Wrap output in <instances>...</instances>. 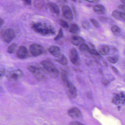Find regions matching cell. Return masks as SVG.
I'll return each instance as SVG.
<instances>
[{"label":"cell","mask_w":125,"mask_h":125,"mask_svg":"<svg viewBox=\"0 0 125 125\" xmlns=\"http://www.w3.org/2000/svg\"><path fill=\"white\" fill-rule=\"evenodd\" d=\"M31 27L35 32L42 35H53L55 34L54 29L46 23L35 22L32 24Z\"/></svg>","instance_id":"6da1fadb"},{"label":"cell","mask_w":125,"mask_h":125,"mask_svg":"<svg viewBox=\"0 0 125 125\" xmlns=\"http://www.w3.org/2000/svg\"><path fill=\"white\" fill-rule=\"evenodd\" d=\"M61 80L65 86L67 94L71 98H76L77 95V91L76 88L72 83L69 80L67 74L65 71H62L61 74Z\"/></svg>","instance_id":"7a4b0ae2"},{"label":"cell","mask_w":125,"mask_h":125,"mask_svg":"<svg viewBox=\"0 0 125 125\" xmlns=\"http://www.w3.org/2000/svg\"><path fill=\"white\" fill-rule=\"evenodd\" d=\"M29 71L38 81H43L46 79V74L43 69L38 65L32 64L28 67Z\"/></svg>","instance_id":"3957f363"},{"label":"cell","mask_w":125,"mask_h":125,"mask_svg":"<svg viewBox=\"0 0 125 125\" xmlns=\"http://www.w3.org/2000/svg\"><path fill=\"white\" fill-rule=\"evenodd\" d=\"M41 64L50 76L53 78H56L58 76L59 71L51 61L48 60L43 61L41 62Z\"/></svg>","instance_id":"277c9868"},{"label":"cell","mask_w":125,"mask_h":125,"mask_svg":"<svg viewBox=\"0 0 125 125\" xmlns=\"http://www.w3.org/2000/svg\"><path fill=\"white\" fill-rule=\"evenodd\" d=\"M15 35L14 31L10 28L2 30L0 33L1 39L3 41L7 43H10L14 38Z\"/></svg>","instance_id":"5b68a950"},{"label":"cell","mask_w":125,"mask_h":125,"mask_svg":"<svg viewBox=\"0 0 125 125\" xmlns=\"http://www.w3.org/2000/svg\"><path fill=\"white\" fill-rule=\"evenodd\" d=\"M30 52L34 57L41 55L44 52V49L43 47L40 44H33L30 47Z\"/></svg>","instance_id":"8992f818"},{"label":"cell","mask_w":125,"mask_h":125,"mask_svg":"<svg viewBox=\"0 0 125 125\" xmlns=\"http://www.w3.org/2000/svg\"><path fill=\"white\" fill-rule=\"evenodd\" d=\"M69 58L72 63L75 65H80V57L78 52L76 49L72 48L69 51Z\"/></svg>","instance_id":"52a82bcc"},{"label":"cell","mask_w":125,"mask_h":125,"mask_svg":"<svg viewBox=\"0 0 125 125\" xmlns=\"http://www.w3.org/2000/svg\"><path fill=\"white\" fill-rule=\"evenodd\" d=\"M22 72L19 69L14 70L9 72L8 77L9 79L13 81H16L23 76Z\"/></svg>","instance_id":"ba28073f"},{"label":"cell","mask_w":125,"mask_h":125,"mask_svg":"<svg viewBox=\"0 0 125 125\" xmlns=\"http://www.w3.org/2000/svg\"><path fill=\"white\" fill-rule=\"evenodd\" d=\"M17 55L20 59H24L27 58L28 55L27 49L25 47L23 46H20L17 50Z\"/></svg>","instance_id":"9c48e42d"},{"label":"cell","mask_w":125,"mask_h":125,"mask_svg":"<svg viewBox=\"0 0 125 125\" xmlns=\"http://www.w3.org/2000/svg\"><path fill=\"white\" fill-rule=\"evenodd\" d=\"M62 13L63 16L68 20H72L73 15L71 10L69 6H64L62 9Z\"/></svg>","instance_id":"30bf717a"},{"label":"cell","mask_w":125,"mask_h":125,"mask_svg":"<svg viewBox=\"0 0 125 125\" xmlns=\"http://www.w3.org/2000/svg\"><path fill=\"white\" fill-rule=\"evenodd\" d=\"M68 114L71 117L76 118L81 116V113L78 108L73 107L69 110Z\"/></svg>","instance_id":"8fae6325"},{"label":"cell","mask_w":125,"mask_h":125,"mask_svg":"<svg viewBox=\"0 0 125 125\" xmlns=\"http://www.w3.org/2000/svg\"><path fill=\"white\" fill-rule=\"evenodd\" d=\"M70 40L71 42L75 46H78L79 44H81L85 42L82 38L77 35L72 36L71 37Z\"/></svg>","instance_id":"7c38bea8"},{"label":"cell","mask_w":125,"mask_h":125,"mask_svg":"<svg viewBox=\"0 0 125 125\" xmlns=\"http://www.w3.org/2000/svg\"><path fill=\"white\" fill-rule=\"evenodd\" d=\"M49 9L51 12L54 14L58 16L60 14V10L59 7L54 3L49 2L48 3Z\"/></svg>","instance_id":"4fadbf2b"},{"label":"cell","mask_w":125,"mask_h":125,"mask_svg":"<svg viewBox=\"0 0 125 125\" xmlns=\"http://www.w3.org/2000/svg\"><path fill=\"white\" fill-rule=\"evenodd\" d=\"M48 50L49 52L55 57H58L61 55L60 48L57 46H52L49 48Z\"/></svg>","instance_id":"5bb4252c"},{"label":"cell","mask_w":125,"mask_h":125,"mask_svg":"<svg viewBox=\"0 0 125 125\" xmlns=\"http://www.w3.org/2000/svg\"><path fill=\"white\" fill-rule=\"evenodd\" d=\"M113 16L118 20L124 21H125V13H124L121 12L118 10H115L112 13Z\"/></svg>","instance_id":"9a60e30c"},{"label":"cell","mask_w":125,"mask_h":125,"mask_svg":"<svg viewBox=\"0 0 125 125\" xmlns=\"http://www.w3.org/2000/svg\"><path fill=\"white\" fill-rule=\"evenodd\" d=\"M98 53L102 55H107L109 52L110 49L106 45H101L98 48Z\"/></svg>","instance_id":"2e32d148"},{"label":"cell","mask_w":125,"mask_h":125,"mask_svg":"<svg viewBox=\"0 0 125 125\" xmlns=\"http://www.w3.org/2000/svg\"><path fill=\"white\" fill-rule=\"evenodd\" d=\"M94 11L96 13L100 14H104L106 13L105 8L102 5L97 4L93 7Z\"/></svg>","instance_id":"e0dca14e"},{"label":"cell","mask_w":125,"mask_h":125,"mask_svg":"<svg viewBox=\"0 0 125 125\" xmlns=\"http://www.w3.org/2000/svg\"><path fill=\"white\" fill-rule=\"evenodd\" d=\"M56 62L63 65H68V61L65 56L63 55H61L57 58L55 60Z\"/></svg>","instance_id":"ac0fdd59"},{"label":"cell","mask_w":125,"mask_h":125,"mask_svg":"<svg viewBox=\"0 0 125 125\" xmlns=\"http://www.w3.org/2000/svg\"><path fill=\"white\" fill-rule=\"evenodd\" d=\"M80 31V28L78 25L75 23H73L71 25L69 28V31L72 33H77Z\"/></svg>","instance_id":"d6986e66"},{"label":"cell","mask_w":125,"mask_h":125,"mask_svg":"<svg viewBox=\"0 0 125 125\" xmlns=\"http://www.w3.org/2000/svg\"><path fill=\"white\" fill-rule=\"evenodd\" d=\"M33 5L36 8L39 9H42L44 6V2L42 0L34 1L33 2Z\"/></svg>","instance_id":"ffe728a7"},{"label":"cell","mask_w":125,"mask_h":125,"mask_svg":"<svg viewBox=\"0 0 125 125\" xmlns=\"http://www.w3.org/2000/svg\"><path fill=\"white\" fill-rule=\"evenodd\" d=\"M17 45L14 43L11 44L7 49V52L9 54H13L16 51Z\"/></svg>","instance_id":"44dd1931"},{"label":"cell","mask_w":125,"mask_h":125,"mask_svg":"<svg viewBox=\"0 0 125 125\" xmlns=\"http://www.w3.org/2000/svg\"><path fill=\"white\" fill-rule=\"evenodd\" d=\"M111 30L113 34L115 35H118L120 33V29L116 25H113L111 27Z\"/></svg>","instance_id":"7402d4cb"},{"label":"cell","mask_w":125,"mask_h":125,"mask_svg":"<svg viewBox=\"0 0 125 125\" xmlns=\"http://www.w3.org/2000/svg\"><path fill=\"white\" fill-rule=\"evenodd\" d=\"M89 49L90 48L88 46L84 43L81 44L79 47L80 51L82 52H88Z\"/></svg>","instance_id":"603a6c76"},{"label":"cell","mask_w":125,"mask_h":125,"mask_svg":"<svg viewBox=\"0 0 125 125\" xmlns=\"http://www.w3.org/2000/svg\"><path fill=\"white\" fill-rule=\"evenodd\" d=\"M63 33L62 30L61 28H60L58 31L57 35L55 37L54 40L55 41H58L63 37Z\"/></svg>","instance_id":"cb8c5ba5"},{"label":"cell","mask_w":125,"mask_h":125,"mask_svg":"<svg viewBox=\"0 0 125 125\" xmlns=\"http://www.w3.org/2000/svg\"><path fill=\"white\" fill-rule=\"evenodd\" d=\"M107 61L112 63H116L118 61V58L116 56L113 57H109L107 58Z\"/></svg>","instance_id":"d4e9b609"},{"label":"cell","mask_w":125,"mask_h":125,"mask_svg":"<svg viewBox=\"0 0 125 125\" xmlns=\"http://www.w3.org/2000/svg\"><path fill=\"white\" fill-rule=\"evenodd\" d=\"M58 22L59 24L64 28H68L69 25L67 22L62 19H60L58 20Z\"/></svg>","instance_id":"484cf974"},{"label":"cell","mask_w":125,"mask_h":125,"mask_svg":"<svg viewBox=\"0 0 125 125\" xmlns=\"http://www.w3.org/2000/svg\"><path fill=\"white\" fill-rule=\"evenodd\" d=\"M88 52H90V54H92V55H95V56H98V57H101L100 54L98 53L96 50H95V49H89Z\"/></svg>","instance_id":"4316f807"},{"label":"cell","mask_w":125,"mask_h":125,"mask_svg":"<svg viewBox=\"0 0 125 125\" xmlns=\"http://www.w3.org/2000/svg\"><path fill=\"white\" fill-rule=\"evenodd\" d=\"M91 22V23H92L94 26L95 27L97 28H98L99 27H100V24H99V22L96 21L94 19H92L90 20Z\"/></svg>","instance_id":"83f0119b"},{"label":"cell","mask_w":125,"mask_h":125,"mask_svg":"<svg viewBox=\"0 0 125 125\" xmlns=\"http://www.w3.org/2000/svg\"><path fill=\"white\" fill-rule=\"evenodd\" d=\"M82 26L85 29H88L90 28V25L89 22L87 21H84L83 22Z\"/></svg>","instance_id":"f1b7e54d"},{"label":"cell","mask_w":125,"mask_h":125,"mask_svg":"<svg viewBox=\"0 0 125 125\" xmlns=\"http://www.w3.org/2000/svg\"><path fill=\"white\" fill-rule=\"evenodd\" d=\"M68 125H84L80 122L79 121H72L69 123V124Z\"/></svg>","instance_id":"f546056e"},{"label":"cell","mask_w":125,"mask_h":125,"mask_svg":"<svg viewBox=\"0 0 125 125\" xmlns=\"http://www.w3.org/2000/svg\"><path fill=\"white\" fill-rule=\"evenodd\" d=\"M99 19L101 20V21L102 22H105L108 21V19L106 17H99Z\"/></svg>","instance_id":"4dcf8cb0"},{"label":"cell","mask_w":125,"mask_h":125,"mask_svg":"<svg viewBox=\"0 0 125 125\" xmlns=\"http://www.w3.org/2000/svg\"><path fill=\"white\" fill-rule=\"evenodd\" d=\"M5 74V71L4 69H0V78L3 76Z\"/></svg>","instance_id":"1f68e13d"},{"label":"cell","mask_w":125,"mask_h":125,"mask_svg":"<svg viewBox=\"0 0 125 125\" xmlns=\"http://www.w3.org/2000/svg\"><path fill=\"white\" fill-rule=\"evenodd\" d=\"M118 8L122 10L124 12L125 11V7L124 5H121L118 6Z\"/></svg>","instance_id":"d6a6232c"},{"label":"cell","mask_w":125,"mask_h":125,"mask_svg":"<svg viewBox=\"0 0 125 125\" xmlns=\"http://www.w3.org/2000/svg\"><path fill=\"white\" fill-rule=\"evenodd\" d=\"M111 66L112 69V70H113V71H114L115 73H118V70H117V69H116L115 67L112 66Z\"/></svg>","instance_id":"836d02e7"},{"label":"cell","mask_w":125,"mask_h":125,"mask_svg":"<svg viewBox=\"0 0 125 125\" xmlns=\"http://www.w3.org/2000/svg\"><path fill=\"white\" fill-rule=\"evenodd\" d=\"M24 2L25 3L27 4V5H31V0H24Z\"/></svg>","instance_id":"e575fe53"},{"label":"cell","mask_w":125,"mask_h":125,"mask_svg":"<svg viewBox=\"0 0 125 125\" xmlns=\"http://www.w3.org/2000/svg\"><path fill=\"white\" fill-rule=\"evenodd\" d=\"M3 23H4V20L0 18V28L3 25Z\"/></svg>","instance_id":"d590c367"},{"label":"cell","mask_w":125,"mask_h":125,"mask_svg":"<svg viewBox=\"0 0 125 125\" xmlns=\"http://www.w3.org/2000/svg\"><path fill=\"white\" fill-rule=\"evenodd\" d=\"M72 11H73L74 14V15L75 16V15H76V10H75V8H74L73 6H72Z\"/></svg>","instance_id":"8d00e7d4"},{"label":"cell","mask_w":125,"mask_h":125,"mask_svg":"<svg viewBox=\"0 0 125 125\" xmlns=\"http://www.w3.org/2000/svg\"><path fill=\"white\" fill-rule=\"evenodd\" d=\"M86 2H89L91 3H96L98 2H99L98 0H86Z\"/></svg>","instance_id":"74e56055"},{"label":"cell","mask_w":125,"mask_h":125,"mask_svg":"<svg viewBox=\"0 0 125 125\" xmlns=\"http://www.w3.org/2000/svg\"><path fill=\"white\" fill-rule=\"evenodd\" d=\"M121 2L122 3H123V4H124H124H125V1H124V0H121Z\"/></svg>","instance_id":"f35d334b"}]
</instances>
